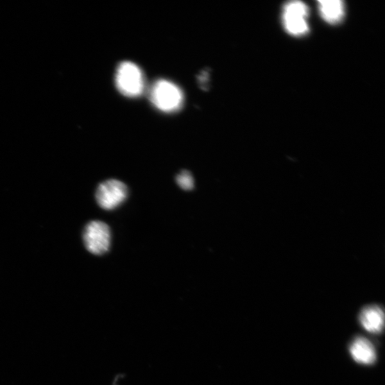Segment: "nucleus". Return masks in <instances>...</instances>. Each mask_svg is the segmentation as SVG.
Returning a JSON list of instances; mask_svg holds the SVG:
<instances>
[{
  "label": "nucleus",
  "instance_id": "nucleus-1",
  "mask_svg": "<svg viewBox=\"0 0 385 385\" xmlns=\"http://www.w3.org/2000/svg\"><path fill=\"white\" fill-rule=\"evenodd\" d=\"M153 105L164 112H173L181 108L184 102V94L173 83L160 80L154 84L150 92Z\"/></svg>",
  "mask_w": 385,
  "mask_h": 385
},
{
  "label": "nucleus",
  "instance_id": "nucleus-2",
  "mask_svg": "<svg viewBox=\"0 0 385 385\" xmlns=\"http://www.w3.org/2000/svg\"><path fill=\"white\" fill-rule=\"evenodd\" d=\"M116 84L119 91L124 96H139L144 90L143 73L135 63L123 62L117 68Z\"/></svg>",
  "mask_w": 385,
  "mask_h": 385
},
{
  "label": "nucleus",
  "instance_id": "nucleus-3",
  "mask_svg": "<svg viewBox=\"0 0 385 385\" xmlns=\"http://www.w3.org/2000/svg\"><path fill=\"white\" fill-rule=\"evenodd\" d=\"M83 239L85 247L94 255L106 253L111 245V230L104 222L94 221L85 228Z\"/></svg>",
  "mask_w": 385,
  "mask_h": 385
},
{
  "label": "nucleus",
  "instance_id": "nucleus-4",
  "mask_svg": "<svg viewBox=\"0 0 385 385\" xmlns=\"http://www.w3.org/2000/svg\"><path fill=\"white\" fill-rule=\"evenodd\" d=\"M127 196V187L117 179H110L101 183L96 192V199L99 207L108 211L117 208Z\"/></svg>",
  "mask_w": 385,
  "mask_h": 385
},
{
  "label": "nucleus",
  "instance_id": "nucleus-5",
  "mask_svg": "<svg viewBox=\"0 0 385 385\" xmlns=\"http://www.w3.org/2000/svg\"><path fill=\"white\" fill-rule=\"evenodd\" d=\"M308 13L309 10L307 6L300 1L291 2L285 6L284 23L289 34L300 36L309 31L306 21Z\"/></svg>",
  "mask_w": 385,
  "mask_h": 385
},
{
  "label": "nucleus",
  "instance_id": "nucleus-6",
  "mask_svg": "<svg viewBox=\"0 0 385 385\" xmlns=\"http://www.w3.org/2000/svg\"><path fill=\"white\" fill-rule=\"evenodd\" d=\"M350 351L354 361L359 364L373 365L377 358L373 345L366 339L357 338L351 344Z\"/></svg>",
  "mask_w": 385,
  "mask_h": 385
},
{
  "label": "nucleus",
  "instance_id": "nucleus-7",
  "mask_svg": "<svg viewBox=\"0 0 385 385\" xmlns=\"http://www.w3.org/2000/svg\"><path fill=\"white\" fill-rule=\"evenodd\" d=\"M359 320L367 331L379 333L384 329V314L379 307L368 306L362 311Z\"/></svg>",
  "mask_w": 385,
  "mask_h": 385
},
{
  "label": "nucleus",
  "instance_id": "nucleus-8",
  "mask_svg": "<svg viewBox=\"0 0 385 385\" xmlns=\"http://www.w3.org/2000/svg\"><path fill=\"white\" fill-rule=\"evenodd\" d=\"M318 4L322 17L328 23H339L344 17L345 6L341 0H321Z\"/></svg>",
  "mask_w": 385,
  "mask_h": 385
},
{
  "label": "nucleus",
  "instance_id": "nucleus-9",
  "mask_svg": "<svg viewBox=\"0 0 385 385\" xmlns=\"http://www.w3.org/2000/svg\"><path fill=\"white\" fill-rule=\"evenodd\" d=\"M176 182L184 190H191L194 187V178L188 171H183L176 176Z\"/></svg>",
  "mask_w": 385,
  "mask_h": 385
}]
</instances>
